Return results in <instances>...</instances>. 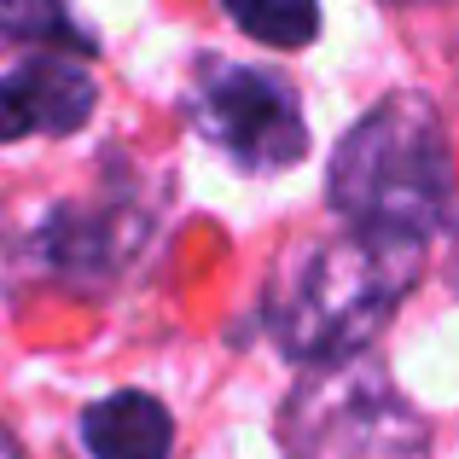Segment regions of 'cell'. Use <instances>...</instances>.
I'll return each mask as SVG.
<instances>
[{"label":"cell","instance_id":"cell-4","mask_svg":"<svg viewBox=\"0 0 459 459\" xmlns=\"http://www.w3.org/2000/svg\"><path fill=\"white\" fill-rule=\"evenodd\" d=\"M180 111L245 175H280L308 152L303 100L268 65H204Z\"/></svg>","mask_w":459,"mask_h":459},{"label":"cell","instance_id":"cell-2","mask_svg":"<svg viewBox=\"0 0 459 459\" xmlns=\"http://www.w3.org/2000/svg\"><path fill=\"white\" fill-rule=\"evenodd\" d=\"M325 204L337 221L425 238L454 210V146L425 93H390L332 152Z\"/></svg>","mask_w":459,"mask_h":459},{"label":"cell","instance_id":"cell-9","mask_svg":"<svg viewBox=\"0 0 459 459\" xmlns=\"http://www.w3.org/2000/svg\"><path fill=\"white\" fill-rule=\"evenodd\" d=\"M0 41H30V47H82L88 30H76L65 0H0Z\"/></svg>","mask_w":459,"mask_h":459},{"label":"cell","instance_id":"cell-8","mask_svg":"<svg viewBox=\"0 0 459 459\" xmlns=\"http://www.w3.org/2000/svg\"><path fill=\"white\" fill-rule=\"evenodd\" d=\"M221 12L262 47H308L320 35V0H221Z\"/></svg>","mask_w":459,"mask_h":459},{"label":"cell","instance_id":"cell-1","mask_svg":"<svg viewBox=\"0 0 459 459\" xmlns=\"http://www.w3.org/2000/svg\"><path fill=\"white\" fill-rule=\"evenodd\" d=\"M425 273V238L372 233V227H325L303 233L273 256L262 285V325L303 367L367 355L402 297Z\"/></svg>","mask_w":459,"mask_h":459},{"label":"cell","instance_id":"cell-5","mask_svg":"<svg viewBox=\"0 0 459 459\" xmlns=\"http://www.w3.org/2000/svg\"><path fill=\"white\" fill-rule=\"evenodd\" d=\"M146 233H152V221L128 204V192H117L105 204H58L35 245H41L53 273H65L76 285H100L134 262Z\"/></svg>","mask_w":459,"mask_h":459},{"label":"cell","instance_id":"cell-3","mask_svg":"<svg viewBox=\"0 0 459 459\" xmlns=\"http://www.w3.org/2000/svg\"><path fill=\"white\" fill-rule=\"evenodd\" d=\"M285 459H430V419L372 355L320 360L280 407Z\"/></svg>","mask_w":459,"mask_h":459},{"label":"cell","instance_id":"cell-7","mask_svg":"<svg viewBox=\"0 0 459 459\" xmlns=\"http://www.w3.org/2000/svg\"><path fill=\"white\" fill-rule=\"evenodd\" d=\"M82 448H88V459H169L175 419L146 390H111L82 413Z\"/></svg>","mask_w":459,"mask_h":459},{"label":"cell","instance_id":"cell-10","mask_svg":"<svg viewBox=\"0 0 459 459\" xmlns=\"http://www.w3.org/2000/svg\"><path fill=\"white\" fill-rule=\"evenodd\" d=\"M402 6H442V0H402Z\"/></svg>","mask_w":459,"mask_h":459},{"label":"cell","instance_id":"cell-6","mask_svg":"<svg viewBox=\"0 0 459 459\" xmlns=\"http://www.w3.org/2000/svg\"><path fill=\"white\" fill-rule=\"evenodd\" d=\"M100 105V82L65 53L23 58L0 76V146H18L35 134H76Z\"/></svg>","mask_w":459,"mask_h":459}]
</instances>
